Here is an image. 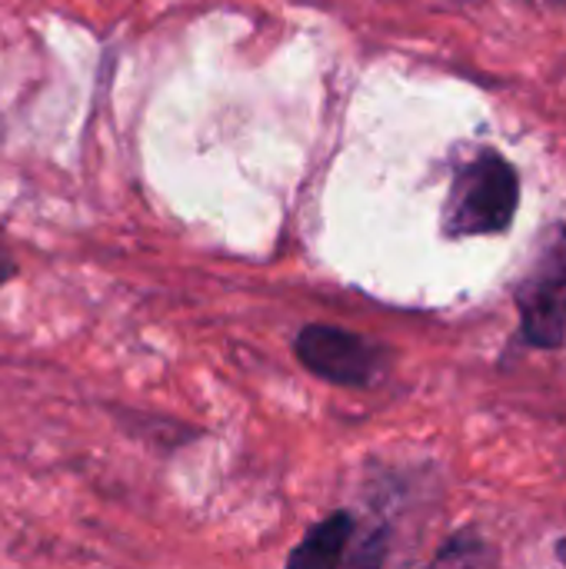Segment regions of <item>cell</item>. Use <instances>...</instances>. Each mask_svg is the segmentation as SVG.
Segmentation results:
<instances>
[{
  "label": "cell",
  "instance_id": "obj_1",
  "mask_svg": "<svg viewBox=\"0 0 566 569\" xmlns=\"http://www.w3.org/2000/svg\"><path fill=\"white\" fill-rule=\"evenodd\" d=\"M520 207V173L497 150H477L454 173L444 203V237H497L514 227Z\"/></svg>",
  "mask_w": 566,
  "mask_h": 569
},
{
  "label": "cell",
  "instance_id": "obj_4",
  "mask_svg": "<svg viewBox=\"0 0 566 569\" xmlns=\"http://www.w3.org/2000/svg\"><path fill=\"white\" fill-rule=\"evenodd\" d=\"M354 530H357L354 513L347 510L330 513L327 520L310 527V533L297 543V550L287 560V569H344Z\"/></svg>",
  "mask_w": 566,
  "mask_h": 569
},
{
  "label": "cell",
  "instance_id": "obj_2",
  "mask_svg": "<svg viewBox=\"0 0 566 569\" xmlns=\"http://www.w3.org/2000/svg\"><path fill=\"white\" fill-rule=\"evenodd\" d=\"M520 340L534 350L566 343V223H550L534 247L524 277L514 287Z\"/></svg>",
  "mask_w": 566,
  "mask_h": 569
},
{
  "label": "cell",
  "instance_id": "obj_3",
  "mask_svg": "<svg viewBox=\"0 0 566 569\" xmlns=\"http://www.w3.org/2000/svg\"><path fill=\"white\" fill-rule=\"evenodd\" d=\"M297 360L320 380L337 387H374L384 373V350L354 330L310 323L294 340Z\"/></svg>",
  "mask_w": 566,
  "mask_h": 569
},
{
  "label": "cell",
  "instance_id": "obj_6",
  "mask_svg": "<svg viewBox=\"0 0 566 569\" xmlns=\"http://www.w3.org/2000/svg\"><path fill=\"white\" fill-rule=\"evenodd\" d=\"M387 547H390V533L384 523H370V527L357 523L347 557H344V569H384Z\"/></svg>",
  "mask_w": 566,
  "mask_h": 569
},
{
  "label": "cell",
  "instance_id": "obj_5",
  "mask_svg": "<svg viewBox=\"0 0 566 569\" xmlns=\"http://www.w3.org/2000/svg\"><path fill=\"white\" fill-rule=\"evenodd\" d=\"M500 550L480 530H457L427 569H497Z\"/></svg>",
  "mask_w": 566,
  "mask_h": 569
},
{
  "label": "cell",
  "instance_id": "obj_7",
  "mask_svg": "<svg viewBox=\"0 0 566 569\" xmlns=\"http://www.w3.org/2000/svg\"><path fill=\"white\" fill-rule=\"evenodd\" d=\"M13 273H17V267H13V260H10V257H7V253L0 250V287H3V283H7V280L13 277Z\"/></svg>",
  "mask_w": 566,
  "mask_h": 569
}]
</instances>
